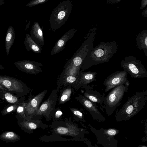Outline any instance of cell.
Listing matches in <instances>:
<instances>
[{"label":"cell","mask_w":147,"mask_h":147,"mask_svg":"<svg viewBox=\"0 0 147 147\" xmlns=\"http://www.w3.org/2000/svg\"><path fill=\"white\" fill-rule=\"evenodd\" d=\"M118 45L115 41L100 42L95 47L89 50L80 67L83 71L91 67L108 62L117 51Z\"/></svg>","instance_id":"6da1fadb"},{"label":"cell","mask_w":147,"mask_h":147,"mask_svg":"<svg viewBox=\"0 0 147 147\" xmlns=\"http://www.w3.org/2000/svg\"><path fill=\"white\" fill-rule=\"evenodd\" d=\"M147 100V90L136 92L129 98L117 112V117L127 119L137 114L144 107Z\"/></svg>","instance_id":"7a4b0ae2"},{"label":"cell","mask_w":147,"mask_h":147,"mask_svg":"<svg viewBox=\"0 0 147 147\" xmlns=\"http://www.w3.org/2000/svg\"><path fill=\"white\" fill-rule=\"evenodd\" d=\"M71 1L67 0L60 2L51 13L49 19L50 29L55 32L59 29L68 19L72 9Z\"/></svg>","instance_id":"3957f363"},{"label":"cell","mask_w":147,"mask_h":147,"mask_svg":"<svg viewBox=\"0 0 147 147\" xmlns=\"http://www.w3.org/2000/svg\"><path fill=\"white\" fill-rule=\"evenodd\" d=\"M129 85V83L119 85L112 89L105 97L103 107L108 115L113 114L120 105L124 94L128 91Z\"/></svg>","instance_id":"277c9868"},{"label":"cell","mask_w":147,"mask_h":147,"mask_svg":"<svg viewBox=\"0 0 147 147\" xmlns=\"http://www.w3.org/2000/svg\"><path fill=\"white\" fill-rule=\"evenodd\" d=\"M124 70L134 79L146 78L147 71L140 60L133 56L125 57L120 63Z\"/></svg>","instance_id":"5b68a950"},{"label":"cell","mask_w":147,"mask_h":147,"mask_svg":"<svg viewBox=\"0 0 147 147\" xmlns=\"http://www.w3.org/2000/svg\"><path fill=\"white\" fill-rule=\"evenodd\" d=\"M0 85L19 97L26 95L29 92V88L24 82L8 76H0Z\"/></svg>","instance_id":"8992f818"},{"label":"cell","mask_w":147,"mask_h":147,"mask_svg":"<svg viewBox=\"0 0 147 147\" xmlns=\"http://www.w3.org/2000/svg\"><path fill=\"white\" fill-rule=\"evenodd\" d=\"M127 73L125 70L115 72L108 76L104 80L103 85L105 91L107 92L115 87L123 84H129L127 78Z\"/></svg>","instance_id":"52a82bcc"},{"label":"cell","mask_w":147,"mask_h":147,"mask_svg":"<svg viewBox=\"0 0 147 147\" xmlns=\"http://www.w3.org/2000/svg\"><path fill=\"white\" fill-rule=\"evenodd\" d=\"M59 90L53 88L48 98L38 108L35 114L49 116L53 114L57 104Z\"/></svg>","instance_id":"ba28073f"},{"label":"cell","mask_w":147,"mask_h":147,"mask_svg":"<svg viewBox=\"0 0 147 147\" xmlns=\"http://www.w3.org/2000/svg\"><path fill=\"white\" fill-rule=\"evenodd\" d=\"M14 64L17 68L22 72L33 75L41 72L43 65L34 61L23 60L16 61Z\"/></svg>","instance_id":"9c48e42d"},{"label":"cell","mask_w":147,"mask_h":147,"mask_svg":"<svg viewBox=\"0 0 147 147\" xmlns=\"http://www.w3.org/2000/svg\"><path fill=\"white\" fill-rule=\"evenodd\" d=\"M97 74L96 72H83L80 71L77 76L76 81L72 85L73 87L75 90H78L81 88H85L88 84L95 80Z\"/></svg>","instance_id":"30bf717a"},{"label":"cell","mask_w":147,"mask_h":147,"mask_svg":"<svg viewBox=\"0 0 147 147\" xmlns=\"http://www.w3.org/2000/svg\"><path fill=\"white\" fill-rule=\"evenodd\" d=\"M77 30L76 28H72L66 32L56 41L51 51V55H55L63 50L67 42L73 37Z\"/></svg>","instance_id":"8fae6325"},{"label":"cell","mask_w":147,"mask_h":147,"mask_svg":"<svg viewBox=\"0 0 147 147\" xmlns=\"http://www.w3.org/2000/svg\"><path fill=\"white\" fill-rule=\"evenodd\" d=\"M75 99L78 102L94 117H102V116L97 109L96 104L86 98L82 95L78 94Z\"/></svg>","instance_id":"7c38bea8"},{"label":"cell","mask_w":147,"mask_h":147,"mask_svg":"<svg viewBox=\"0 0 147 147\" xmlns=\"http://www.w3.org/2000/svg\"><path fill=\"white\" fill-rule=\"evenodd\" d=\"M47 92V90L43 91L26 102L25 107V113L31 115L35 114Z\"/></svg>","instance_id":"4fadbf2b"},{"label":"cell","mask_w":147,"mask_h":147,"mask_svg":"<svg viewBox=\"0 0 147 147\" xmlns=\"http://www.w3.org/2000/svg\"><path fill=\"white\" fill-rule=\"evenodd\" d=\"M30 36L32 39L39 46L41 47L44 45L43 31L38 22H35L32 26Z\"/></svg>","instance_id":"5bb4252c"},{"label":"cell","mask_w":147,"mask_h":147,"mask_svg":"<svg viewBox=\"0 0 147 147\" xmlns=\"http://www.w3.org/2000/svg\"><path fill=\"white\" fill-rule=\"evenodd\" d=\"M74 90L72 84L61 88L59 89L60 93L57 101L58 104L59 105L70 100L71 96L74 93Z\"/></svg>","instance_id":"9a60e30c"},{"label":"cell","mask_w":147,"mask_h":147,"mask_svg":"<svg viewBox=\"0 0 147 147\" xmlns=\"http://www.w3.org/2000/svg\"><path fill=\"white\" fill-rule=\"evenodd\" d=\"M85 88L86 89L83 96L86 98L96 104L101 105L103 103L105 97L104 96L96 90L88 89L87 87Z\"/></svg>","instance_id":"2e32d148"},{"label":"cell","mask_w":147,"mask_h":147,"mask_svg":"<svg viewBox=\"0 0 147 147\" xmlns=\"http://www.w3.org/2000/svg\"><path fill=\"white\" fill-rule=\"evenodd\" d=\"M136 46L140 50L143 51L147 56V30H143L137 35L136 38Z\"/></svg>","instance_id":"e0dca14e"},{"label":"cell","mask_w":147,"mask_h":147,"mask_svg":"<svg viewBox=\"0 0 147 147\" xmlns=\"http://www.w3.org/2000/svg\"><path fill=\"white\" fill-rule=\"evenodd\" d=\"M15 36L14 28L11 26H9L7 30L5 39V48L7 56L9 55L10 50L14 43Z\"/></svg>","instance_id":"ac0fdd59"},{"label":"cell","mask_w":147,"mask_h":147,"mask_svg":"<svg viewBox=\"0 0 147 147\" xmlns=\"http://www.w3.org/2000/svg\"><path fill=\"white\" fill-rule=\"evenodd\" d=\"M24 44L27 51H31L38 54H40L41 53V47L34 42L29 34L27 33L26 34Z\"/></svg>","instance_id":"d6986e66"},{"label":"cell","mask_w":147,"mask_h":147,"mask_svg":"<svg viewBox=\"0 0 147 147\" xmlns=\"http://www.w3.org/2000/svg\"><path fill=\"white\" fill-rule=\"evenodd\" d=\"M0 138L8 142H14L20 140V137L16 133L11 131H5L0 135Z\"/></svg>","instance_id":"ffe728a7"},{"label":"cell","mask_w":147,"mask_h":147,"mask_svg":"<svg viewBox=\"0 0 147 147\" xmlns=\"http://www.w3.org/2000/svg\"><path fill=\"white\" fill-rule=\"evenodd\" d=\"M77 76H69L58 79L57 88L59 89L62 87L72 84V86L76 81Z\"/></svg>","instance_id":"44dd1931"},{"label":"cell","mask_w":147,"mask_h":147,"mask_svg":"<svg viewBox=\"0 0 147 147\" xmlns=\"http://www.w3.org/2000/svg\"><path fill=\"white\" fill-rule=\"evenodd\" d=\"M80 70L70 67H63V69L59 76L58 79L69 76H77Z\"/></svg>","instance_id":"7402d4cb"},{"label":"cell","mask_w":147,"mask_h":147,"mask_svg":"<svg viewBox=\"0 0 147 147\" xmlns=\"http://www.w3.org/2000/svg\"><path fill=\"white\" fill-rule=\"evenodd\" d=\"M22 101L19 102L17 103L14 104L7 107V108L4 109L2 111V114L3 115H5L9 113L14 111L20 105Z\"/></svg>","instance_id":"603a6c76"},{"label":"cell","mask_w":147,"mask_h":147,"mask_svg":"<svg viewBox=\"0 0 147 147\" xmlns=\"http://www.w3.org/2000/svg\"><path fill=\"white\" fill-rule=\"evenodd\" d=\"M49 0H32L30 1L26 6L28 7H32L44 3Z\"/></svg>","instance_id":"cb8c5ba5"},{"label":"cell","mask_w":147,"mask_h":147,"mask_svg":"<svg viewBox=\"0 0 147 147\" xmlns=\"http://www.w3.org/2000/svg\"><path fill=\"white\" fill-rule=\"evenodd\" d=\"M70 109L75 116L81 119L83 118V114L79 110L73 107L70 108Z\"/></svg>","instance_id":"d4e9b609"},{"label":"cell","mask_w":147,"mask_h":147,"mask_svg":"<svg viewBox=\"0 0 147 147\" xmlns=\"http://www.w3.org/2000/svg\"><path fill=\"white\" fill-rule=\"evenodd\" d=\"M53 114H55V117L56 119L59 118L63 114V113L61 111V109L57 107L55 109Z\"/></svg>","instance_id":"484cf974"},{"label":"cell","mask_w":147,"mask_h":147,"mask_svg":"<svg viewBox=\"0 0 147 147\" xmlns=\"http://www.w3.org/2000/svg\"><path fill=\"white\" fill-rule=\"evenodd\" d=\"M57 131L59 134H65L67 133L68 131V130L65 127H60L57 129Z\"/></svg>","instance_id":"4316f807"},{"label":"cell","mask_w":147,"mask_h":147,"mask_svg":"<svg viewBox=\"0 0 147 147\" xmlns=\"http://www.w3.org/2000/svg\"><path fill=\"white\" fill-rule=\"evenodd\" d=\"M147 5V0H142L141 1L140 9H143L145 8Z\"/></svg>","instance_id":"83f0119b"},{"label":"cell","mask_w":147,"mask_h":147,"mask_svg":"<svg viewBox=\"0 0 147 147\" xmlns=\"http://www.w3.org/2000/svg\"><path fill=\"white\" fill-rule=\"evenodd\" d=\"M107 132L109 135L111 136H114L116 134V130L112 129H109L108 130Z\"/></svg>","instance_id":"f1b7e54d"},{"label":"cell","mask_w":147,"mask_h":147,"mask_svg":"<svg viewBox=\"0 0 147 147\" xmlns=\"http://www.w3.org/2000/svg\"><path fill=\"white\" fill-rule=\"evenodd\" d=\"M29 127L31 129H35L36 127L37 126L36 124L33 122H30L28 123Z\"/></svg>","instance_id":"f546056e"},{"label":"cell","mask_w":147,"mask_h":147,"mask_svg":"<svg viewBox=\"0 0 147 147\" xmlns=\"http://www.w3.org/2000/svg\"><path fill=\"white\" fill-rule=\"evenodd\" d=\"M142 15L145 17L147 18V8H146L142 11Z\"/></svg>","instance_id":"4dcf8cb0"},{"label":"cell","mask_w":147,"mask_h":147,"mask_svg":"<svg viewBox=\"0 0 147 147\" xmlns=\"http://www.w3.org/2000/svg\"><path fill=\"white\" fill-rule=\"evenodd\" d=\"M120 0H108L107 1V3H118L120 1Z\"/></svg>","instance_id":"1f68e13d"},{"label":"cell","mask_w":147,"mask_h":147,"mask_svg":"<svg viewBox=\"0 0 147 147\" xmlns=\"http://www.w3.org/2000/svg\"><path fill=\"white\" fill-rule=\"evenodd\" d=\"M5 3L4 0H0V6Z\"/></svg>","instance_id":"d6a6232c"},{"label":"cell","mask_w":147,"mask_h":147,"mask_svg":"<svg viewBox=\"0 0 147 147\" xmlns=\"http://www.w3.org/2000/svg\"><path fill=\"white\" fill-rule=\"evenodd\" d=\"M30 21L28 22V24L26 26V28H25V30H26L28 28V27H29V25H30Z\"/></svg>","instance_id":"836d02e7"},{"label":"cell","mask_w":147,"mask_h":147,"mask_svg":"<svg viewBox=\"0 0 147 147\" xmlns=\"http://www.w3.org/2000/svg\"><path fill=\"white\" fill-rule=\"evenodd\" d=\"M0 89L3 90L8 91L5 88H4V87H3V86L1 85H0Z\"/></svg>","instance_id":"e575fe53"}]
</instances>
